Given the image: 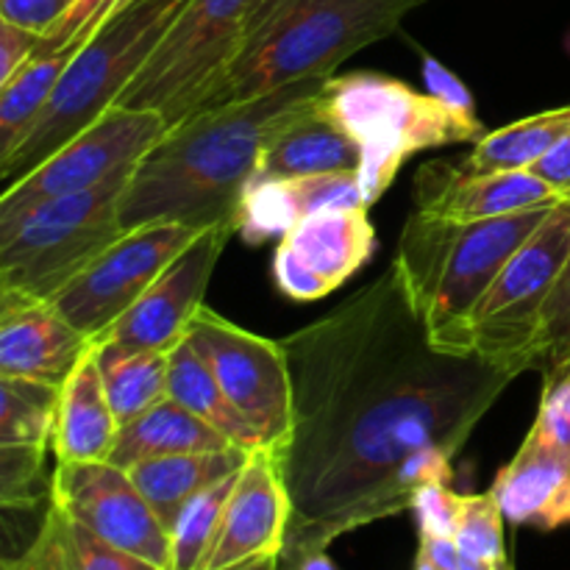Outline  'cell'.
<instances>
[{
    "mask_svg": "<svg viewBox=\"0 0 570 570\" xmlns=\"http://www.w3.org/2000/svg\"><path fill=\"white\" fill-rule=\"evenodd\" d=\"M293 379L284 546L328 549L340 534L412 510L523 365L432 343L390 265L321 321L282 340Z\"/></svg>",
    "mask_w": 570,
    "mask_h": 570,
    "instance_id": "1",
    "label": "cell"
},
{
    "mask_svg": "<svg viewBox=\"0 0 570 570\" xmlns=\"http://www.w3.org/2000/svg\"><path fill=\"white\" fill-rule=\"evenodd\" d=\"M328 78H304L259 98L195 111L167 128L128 178L120 198L122 228L237 226L239 204L254 184L267 139L312 109Z\"/></svg>",
    "mask_w": 570,
    "mask_h": 570,
    "instance_id": "2",
    "label": "cell"
},
{
    "mask_svg": "<svg viewBox=\"0 0 570 570\" xmlns=\"http://www.w3.org/2000/svg\"><path fill=\"white\" fill-rule=\"evenodd\" d=\"M426 0H265L237 59L206 87L189 115L334 76L356 50L395 33ZM187 115V117H189Z\"/></svg>",
    "mask_w": 570,
    "mask_h": 570,
    "instance_id": "3",
    "label": "cell"
},
{
    "mask_svg": "<svg viewBox=\"0 0 570 570\" xmlns=\"http://www.w3.org/2000/svg\"><path fill=\"white\" fill-rule=\"evenodd\" d=\"M557 204L471 223L412 212L393 265L438 348L473 354L471 323L476 306Z\"/></svg>",
    "mask_w": 570,
    "mask_h": 570,
    "instance_id": "4",
    "label": "cell"
},
{
    "mask_svg": "<svg viewBox=\"0 0 570 570\" xmlns=\"http://www.w3.org/2000/svg\"><path fill=\"white\" fill-rule=\"evenodd\" d=\"M187 3L189 0H131L76 50L45 115L20 148L0 161L6 187L37 170L48 156L117 104Z\"/></svg>",
    "mask_w": 570,
    "mask_h": 570,
    "instance_id": "5",
    "label": "cell"
},
{
    "mask_svg": "<svg viewBox=\"0 0 570 570\" xmlns=\"http://www.w3.org/2000/svg\"><path fill=\"white\" fill-rule=\"evenodd\" d=\"M317 106L362 148L360 184L367 206L387 193L404 161L421 150L476 142V134L440 100L384 72L332 76Z\"/></svg>",
    "mask_w": 570,
    "mask_h": 570,
    "instance_id": "6",
    "label": "cell"
},
{
    "mask_svg": "<svg viewBox=\"0 0 570 570\" xmlns=\"http://www.w3.org/2000/svg\"><path fill=\"white\" fill-rule=\"evenodd\" d=\"M128 176L0 217V293L53 301L126 234L120 198Z\"/></svg>",
    "mask_w": 570,
    "mask_h": 570,
    "instance_id": "7",
    "label": "cell"
},
{
    "mask_svg": "<svg viewBox=\"0 0 570 570\" xmlns=\"http://www.w3.org/2000/svg\"><path fill=\"white\" fill-rule=\"evenodd\" d=\"M262 6L265 0H189L115 106L159 111L167 126L181 122L245 48Z\"/></svg>",
    "mask_w": 570,
    "mask_h": 570,
    "instance_id": "8",
    "label": "cell"
},
{
    "mask_svg": "<svg viewBox=\"0 0 570 570\" xmlns=\"http://www.w3.org/2000/svg\"><path fill=\"white\" fill-rule=\"evenodd\" d=\"M570 259V200H560L538 232L512 254L471 323L473 354L538 367L534 340L540 315Z\"/></svg>",
    "mask_w": 570,
    "mask_h": 570,
    "instance_id": "9",
    "label": "cell"
},
{
    "mask_svg": "<svg viewBox=\"0 0 570 570\" xmlns=\"http://www.w3.org/2000/svg\"><path fill=\"white\" fill-rule=\"evenodd\" d=\"M187 337L262 443L282 454L293 434V379L282 340L245 332L206 304L195 312Z\"/></svg>",
    "mask_w": 570,
    "mask_h": 570,
    "instance_id": "10",
    "label": "cell"
},
{
    "mask_svg": "<svg viewBox=\"0 0 570 570\" xmlns=\"http://www.w3.org/2000/svg\"><path fill=\"white\" fill-rule=\"evenodd\" d=\"M167 128L170 126L159 111L111 106L92 126L48 156L37 170L6 187L0 195V217L128 176L165 137Z\"/></svg>",
    "mask_w": 570,
    "mask_h": 570,
    "instance_id": "11",
    "label": "cell"
},
{
    "mask_svg": "<svg viewBox=\"0 0 570 570\" xmlns=\"http://www.w3.org/2000/svg\"><path fill=\"white\" fill-rule=\"evenodd\" d=\"M195 228L181 223H150L122 234L87 271L72 278L50 304L89 340L100 337L126 315L145 289L170 267L195 239Z\"/></svg>",
    "mask_w": 570,
    "mask_h": 570,
    "instance_id": "12",
    "label": "cell"
},
{
    "mask_svg": "<svg viewBox=\"0 0 570 570\" xmlns=\"http://www.w3.org/2000/svg\"><path fill=\"white\" fill-rule=\"evenodd\" d=\"M50 501L115 549L170 570V532L122 468L56 462Z\"/></svg>",
    "mask_w": 570,
    "mask_h": 570,
    "instance_id": "13",
    "label": "cell"
},
{
    "mask_svg": "<svg viewBox=\"0 0 570 570\" xmlns=\"http://www.w3.org/2000/svg\"><path fill=\"white\" fill-rule=\"evenodd\" d=\"M232 234H237L234 223H217L195 234L193 243L145 289L142 298L92 343L115 345L120 351L170 354L181 340H187L189 323L204 306L206 287Z\"/></svg>",
    "mask_w": 570,
    "mask_h": 570,
    "instance_id": "14",
    "label": "cell"
},
{
    "mask_svg": "<svg viewBox=\"0 0 570 570\" xmlns=\"http://www.w3.org/2000/svg\"><path fill=\"white\" fill-rule=\"evenodd\" d=\"M376 254V228L365 206L321 209L289 228L273 254V278L293 301H321Z\"/></svg>",
    "mask_w": 570,
    "mask_h": 570,
    "instance_id": "15",
    "label": "cell"
},
{
    "mask_svg": "<svg viewBox=\"0 0 570 570\" xmlns=\"http://www.w3.org/2000/svg\"><path fill=\"white\" fill-rule=\"evenodd\" d=\"M293 504L284 482L282 456L273 449H256L239 471L220 534L206 570H226L259 557L282 554Z\"/></svg>",
    "mask_w": 570,
    "mask_h": 570,
    "instance_id": "16",
    "label": "cell"
},
{
    "mask_svg": "<svg viewBox=\"0 0 570 570\" xmlns=\"http://www.w3.org/2000/svg\"><path fill=\"white\" fill-rule=\"evenodd\" d=\"M89 345L50 301L0 293V376L61 387Z\"/></svg>",
    "mask_w": 570,
    "mask_h": 570,
    "instance_id": "17",
    "label": "cell"
},
{
    "mask_svg": "<svg viewBox=\"0 0 570 570\" xmlns=\"http://www.w3.org/2000/svg\"><path fill=\"white\" fill-rule=\"evenodd\" d=\"M557 200L560 198L532 170L471 173L462 165L438 159L415 176V209L449 220H490Z\"/></svg>",
    "mask_w": 570,
    "mask_h": 570,
    "instance_id": "18",
    "label": "cell"
},
{
    "mask_svg": "<svg viewBox=\"0 0 570 570\" xmlns=\"http://www.w3.org/2000/svg\"><path fill=\"white\" fill-rule=\"evenodd\" d=\"M490 493L512 527H532L538 532L570 527V456L529 429Z\"/></svg>",
    "mask_w": 570,
    "mask_h": 570,
    "instance_id": "19",
    "label": "cell"
},
{
    "mask_svg": "<svg viewBox=\"0 0 570 570\" xmlns=\"http://www.w3.org/2000/svg\"><path fill=\"white\" fill-rule=\"evenodd\" d=\"M365 204V193L356 173H328V176L278 178V181L250 184L237 212V234L248 245L282 239L304 217L321 209H351Z\"/></svg>",
    "mask_w": 570,
    "mask_h": 570,
    "instance_id": "20",
    "label": "cell"
},
{
    "mask_svg": "<svg viewBox=\"0 0 570 570\" xmlns=\"http://www.w3.org/2000/svg\"><path fill=\"white\" fill-rule=\"evenodd\" d=\"M117 432H120V423L106 399L95 345H89L76 371L61 384L50 451L56 462H70V465L109 462Z\"/></svg>",
    "mask_w": 570,
    "mask_h": 570,
    "instance_id": "21",
    "label": "cell"
},
{
    "mask_svg": "<svg viewBox=\"0 0 570 570\" xmlns=\"http://www.w3.org/2000/svg\"><path fill=\"white\" fill-rule=\"evenodd\" d=\"M360 145L315 104L295 120L284 122L267 139L254 184L278 181V178L328 176V173H356L360 176Z\"/></svg>",
    "mask_w": 570,
    "mask_h": 570,
    "instance_id": "22",
    "label": "cell"
},
{
    "mask_svg": "<svg viewBox=\"0 0 570 570\" xmlns=\"http://www.w3.org/2000/svg\"><path fill=\"white\" fill-rule=\"evenodd\" d=\"M0 570H161L89 532L53 501L45 504L31 543L17 557H6Z\"/></svg>",
    "mask_w": 570,
    "mask_h": 570,
    "instance_id": "23",
    "label": "cell"
},
{
    "mask_svg": "<svg viewBox=\"0 0 570 570\" xmlns=\"http://www.w3.org/2000/svg\"><path fill=\"white\" fill-rule=\"evenodd\" d=\"M248 449H232L223 451H193V454H170V456H154V460H142L137 465L128 468V476L139 488V493L148 499L161 523L170 527L176 523L178 512L189 504L198 493L206 488L217 484L220 479L232 476V473L243 471L248 462Z\"/></svg>",
    "mask_w": 570,
    "mask_h": 570,
    "instance_id": "24",
    "label": "cell"
},
{
    "mask_svg": "<svg viewBox=\"0 0 570 570\" xmlns=\"http://www.w3.org/2000/svg\"><path fill=\"white\" fill-rule=\"evenodd\" d=\"M232 445V440L209 426L204 417L193 415L173 399H165L161 404L150 406L137 421L120 426L109 462L128 471L137 462L154 460V456L223 451Z\"/></svg>",
    "mask_w": 570,
    "mask_h": 570,
    "instance_id": "25",
    "label": "cell"
},
{
    "mask_svg": "<svg viewBox=\"0 0 570 570\" xmlns=\"http://www.w3.org/2000/svg\"><path fill=\"white\" fill-rule=\"evenodd\" d=\"M167 399H173L176 404H181L184 410H189L193 415L204 417L209 426H215L217 432L226 434L234 445L239 449H267L262 443L259 434L250 429V423L245 421L237 412V406L226 399L220 382L212 373L209 362L198 354V348L193 345V340H181L176 348L167 354Z\"/></svg>",
    "mask_w": 570,
    "mask_h": 570,
    "instance_id": "26",
    "label": "cell"
},
{
    "mask_svg": "<svg viewBox=\"0 0 570 570\" xmlns=\"http://www.w3.org/2000/svg\"><path fill=\"white\" fill-rule=\"evenodd\" d=\"M76 50V45L39 48L11 81L0 83V161L20 148L22 139L45 115Z\"/></svg>",
    "mask_w": 570,
    "mask_h": 570,
    "instance_id": "27",
    "label": "cell"
},
{
    "mask_svg": "<svg viewBox=\"0 0 570 570\" xmlns=\"http://www.w3.org/2000/svg\"><path fill=\"white\" fill-rule=\"evenodd\" d=\"M570 131V104L488 131L460 161L471 173L532 170Z\"/></svg>",
    "mask_w": 570,
    "mask_h": 570,
    "instance_id": "28",
    "label": "cell"
},
{
    "mask_svg": "<svg viewBox=\"0 0 570 570\" xmlns=\"http://www.w3.org/2000/svg\"><path fill=\"white\" fill-rule=\"evenodd\" d=\"M95 354L106 399L120 426L137 421L150 406L167 399L170 371L165 351H120L115 345H95Z\"/></svg>",
    "mask_w": 570,
    "mask_h": 570,
    "instance_id": "29",
    "label": "cell"
},
{
    "mask_svg": "<svg viewBox=\"0 0 570 570\" xmlns=\"http://www.w3.org/2000/svg\"><path fill=\"white\" fill-rule=\"evenodd\" d=\"M61 387L0 376V445H42L53 440Z\"/></svg>",
    "mask_w": 570,
    "mask_h": 570,
    "instance_id": "30",
    "label": "cell"
},
{
    "mask_svg": "<svg viewBox=\"0 0 570 570\" xmlns=\"http://www.w3.org/2000/svg\"><path fill=\"white\" fill-rule=\"evenodd\" d=\"M237 476L239 471L220 479L178 512L176 523L170 527V570H206Z\"/></svg>",
    "mask_w": 570,
    "mask_h": 570,
    "instance_id": "31",
    "label": "cell"
},
{
    "mask_svg": "<svg viewBox=\"0 0 570 570\" xmlns=\"http://www.w3.org/2000/svg\"><path fill=\"white\" fill-rule=\"evenodd\" d=\"M42 445H0V507L33 510L50 504L53 471L45 468Z\"/></svg>",
    "mask_w": 570,
    "mask_h": 570,
    "instance_id": "32",
    "label": "cell"
},
{
    "mask_svg": "<svg viewBox=\"0 0 570 570\" xmlns=\"http://www.w3.org/2000/svg\"><path fill=\"white\" fill-rule=\"evenodd\" d=\"M504 521L507 518L493 493L462 495L454 532L462 554L484 562V566H501V562L510 560L504 543Z\"/></svg>",
    "mask_w": 570,
    "mask_h": 570,
    "instance_id": "33",
    "label": "cell"
},
{
    "mask_svg": "<svg viewBox=\"0 0 570 570\" xmlns=\"http://www.w3.org/2000/svg\"><path fill=\"white\" fill-rule=\"evenodd\" d=\"M534 432L570 456V356L546 367Z\"/></svg>",
    "mask_w": 570,
    "mask_h": 570,
    "instance_id": "34",
    "label": "cell"
},
{
    "mask_svg": "<svg viewBox=\"0 0 570 570\" xmlns=\"http://www.w3.org/2000/svg\"><path fill=\"white\" fill-rule=\"evenodd\" d=\"M534 356H538V367H543V371L570 356V259L557 278L549 301H546L543 315H540Z\"/></svg>",
    "mask_w": 570,
    "mask_h": 570,
    "instance_id": "35",
    "label": "cell"
},
{
    "mask_svg": "<svg viewBox=\"0 0 570 570\" xmlns=\"http://www.w3.org/2000/svg\"><path fill=\"white\" fill-rule=\"evenodd\" d=\"M421 76L423 83H426V92L432 95L434 100H440L468 131L476 134L479 142L488 131H484L482 120H479L476 115V100H473L471 89L462 83V78L454 76V72H451L443 61L434 59L432 53H421Z\"/></svg>",
    "mask_w": 570,
    "mask_h": 570,
    "instance_id": "36",
    "label": "cell"
},
{
    "mask_svg": "<svg viewBox=\"0 0 570 570\" xmlns=\"http://www.w3.org/2000/svg\"><path fill=\"white\" fill-rule=\"evenodd\" d=\"M462 495L451 484H426L412 499V512L417 518L421 538H454L456 518H460Z\"/></svg>",
    "mask_w": 570,
    "mask_h": 570,
    "instance_id": "37",
    "label": "cell"
},
{
    "mask_svg": "<svg viewBox=\"0 0 570 570\" xmlns=\"http://www.w3.org/2000/svg\"><path fill=\"white\" fill-rule=\"evenodd\" d=\"M76 3L78 0H0V20L48 37Z\"/></svg>",
    "mask_w": 570,
    "mask_h": 570,
    "instance_id": "38",
    "label": "cell"
},
{
    "mask_svg": "<svg viewBox=\"0 0 570 570\" xmlns=\"http://www.w3.org/2000/svg\"><path fill=\"white\" fill-rule=\"evenodd\" d=\"M42 33L0 20V83L11 81L42 48Z\"/></svg>",
    "mask_w": 570,
    "mask_h": 570,
    "instance_id": "39",
    "label": "cell"
},
{
    "mask_svg": "<svg viewBox=\"0 0 570 570\" xmlns=\"http://www.w3.org/2000/svg\"><path fill=\"white\" fill-rule=\"evenodd\" d=\"M532 173L557 198L570 200V131L532 167Z\"/></svg>",
    "mask_w": 570,
    "mask_h": 570,
    "instance_id": "40",
    "label": "cell"
},
{
    "mask_svg": "<svg viewBox=\"0 0 570 570\" xmlns=\"http://www.w3.org/2000/svg\"><path fill=\"white\" fill-rule=\"evenodd\" d=\"M278 570H343L321 546H284Z\"/></svg>",
    "mask_w": 570,
    "mask_h": 570,
    "instance_id": "41",
    "label": "cell"
},
{
    "mask_svg": "<svg viewBox=\"0 0 570 570\" xmlns=\"http://www.w3.org/2000/svg\"><path fill=\"white\" fill-rule=\"evenodd\" d=\"M226 570H278V554L259 557V560L243 562V566H234V568H226Z\"/></svg>",
    "mask_w": 570,
    "mask_h": 570,
    "instance_id": "42",
    "label": "cell"
},
{
    "mask_svg": "<svg viewBox=\"0 0 570 570\" xmlns=\"http://www.w3.org/2000/svg\"><path fill=\"white\" fill-rule=\"evenodd\" d=\"M412 570H440L438 566H434L432 560H429L426 554H423L421 549H417V557H415V566H412Z\"/></svg>",
    "mask_w": 570,
    "mask_h": 570,
    "instance_id": "43",
    "label": "cell"
},
{
    "mask_svg": "<svg viewBox=\"0 0 570 570\" xmlns=\"http://www.w3.org/2000/svg\"><path fill=\"white\" fill-rule=\"evenodd\" d=\"M493 570H512V562L507 560V562H501V566H495Z\"/></svg>",
    "mask_w": 570,
    "mask_h": 570,
    "instance_id": "44",
    "label": "cell"
}]
</instances>
